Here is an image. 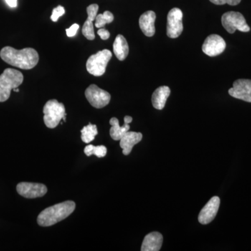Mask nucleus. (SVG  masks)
Segmentation results:
<instances>
[{
  "mask_svg": "<svg viewBox=\"0 0 251 251\" xmlns=\"http://www.w3.org/2000/svg\"><path fill=\"white\" fill-rule=\"evenodd\" d=\"M79 29V25L77 24H74L71 26L70 27L66 29V32H67V35L69 37H73L76 34L77 30Z\"/></svg>",
  "mask_w": 251,
  "mask_h": 251,
  "instance_id": "nucleus-25",
  "label": "nucleus"
},
{
  "mask_svg": "<svg viewBox=\"0 0 251 251\" xmlns=\"http://www.w3.org/2000/svg\"><path fill=\"white\" fill-rule=\"evenodd\" d=\"M133 121V118L130 116H125V123L130 124Z\"/></svg>",
  "mask_w": 251,
  "mask_h": 251,
  "instance_id": "nucleus-28",
  "label": "nucleus"
},
{
  "mask_svg": "<svg viewBox=\"0 0 251 251\" xmlns=\"http://www.w3.org/2000/svg\"><path fill=\"white\" fill-rule=\"evenodd\" d=\"M209 1L216 5L227 4L231 6H236V5L239 4L242 0H209Z\"/></svg>",
  "mask_w": 251,
  "mask_h": 251,
  "instance_id": "nucleus-24",
  "label": "nucleus"
},
{
  "mask_svg": "<svg viewBox=\"0 0 251 251\" xmlns=\"http://www.w3.org/2000/svg\"><path fill=\"white\" fill-rule=\"evenodd\" d=\"M110 125L111 128L110 130V135L114 140H120L124 135L130 129L129 124L125 123V125L120 126L119 120L116 117H112L110 120Z\"/></svg>",
  "mask_w": 251,
  "mask_h": 251,
  "instance_id": "nucleus-19",
  "label": "nucleus"
},
{
  "mask_svg": "<svg viewBox=\"0 0 251 251\" xmlns=\"http://www.w3.org/2000/svg\"><path fill=\"white\" fill-rule=\"evenodd\" d=\"M223 26L229 34H233L236 30L248 32L251 28L248 25L245 18L241 13L229 11L225 13L221 18Z\"/></svg>",
  "mask_w": 251,
  "mask_h": 251,
  "instance_id": "nucleus-6",
  "label": "nucleus"
},
{
  "mask_svg": "<svg viewBox=\"0 0 251 251\" xmlns=\"http://www.w3.org/2000/svg\"><path fill=\"white\" fill-rule=\"evenodd\" d=\"M22 73L14 69H6L0 75V102L9 99L11 90L18 88L23 83Z\"/></svg>",
  "mask_w": 251,
  "mask_h": 251,
  "instance_id": "nucleus-3",
  "label": "nucleus"
},
{
  "mask_svg": "<svg viewBox=\"0 0 251 251\" xmlns=\"http://www.w3.org/2000/svg\"><path fill=\"white\" fill-rule=\"evenodd\" d=\"M171 94V89L168 86H161L154 91L151 97L153 108L157 110H163L166 105L167 100Z\"/></svg>",
  "mask_w": 251,
  "mask_h": 251,
  "instance_id": "nucleus-17",
  "label": "nucleus"
},
{
  "mask_svg": "<svg viewBox=\"0 0 251 251\" xmlns=\"http://www.w3.org/2000/svg\"><path fill=\"white\" fill-rule=\"evenodd\" d=\"M143 139V134L138 132L128 131L124 135L120 140V147L123 150L124 154L129 155L136 144L139 143Z\"/></svg>",
  "mask_w": 251,
  "mask_h": 251,
  "instance_id": "nucleus-15",
  "label": "nucleus"
},
{
  "mask_svg": "<svg viewBox=\"0 0 251 251\" xmlns=\"http://www.w3.org/2000/svg\"><path fill=\"white\" fill-rule=\"evenodd\" d=\"M183 13L179 8H173L167 16V35L172 39L179 37L184 29Z\"/></svg>",
  "mask_w": 251,
  "mask_h": 251,
  "instance_id": "nucleus-8",
  "label": "nucleus"
},
{
  "mask_svg": "<svg viewBox=\"0 0 251 251\" xmlns=\"http://www.w3.org/2000/svg\"><path fill=\"white\" fill-rule=\"evenodd\" d=\"M156 18V14L152 11H146L140 16V27L145 36L151 37L154 35L155 31H156V29H155Z\"/></svg>",
  "mask_w": 251,
  "mask_h": 251,
  "instance_id": "nucleus-14",
  "label": "nucleus"
},
{
  "mask_svg": "<svg viewBox=\"0 0 251 251\" xmlns=\"http://www.w3.org/2000/svg\"><path fill=\"white\" fill-rule=\"evenodd\" d=\"M18 194L25 198H37L43 197L47 193V187L39 183L21 182L16 186Z\"/></svg>",
  "mask_w": 251,
  "mask_h": 251,
  "instance_id": "nucleus-9",
  "label": "nucleus"
},
{
  "mask_svg": "<svg viewBox=\"0 0 251 251\" xmlns=\"http://www.w3.org/2000/svg\"><path fill=\"white\" fill-rule=\"evenodd\" d=\"M163 244V236L158 232L148 234L144 238L142 251H158Z\"/></svg>",
  "mask_w": 251,
  "mask_h": 251,
  "instance_id": "nucleus-16",
  "label": "nucleus"
},
{
  "mask_svg": "<svg viewBox=\"0 0 251 251\" xmlns=\"http://www.w3.org/2000/svg\"><path fill=\"white\" fill-rule=\"evenodd\" d=\"M112 58V52L105 49L92 54L87 59V71L94 76H101L105 74L109 61Z\"/></svg>",
  "mask_w": 251,
  "mask_h": 251,
  "instance_id": "nucleus-5",
  "label": "nucleus"
},
{
  "mask_svg": "<svg viewBox=\"0 0 251 251\" xmlns=\"http://www.w3.org/2000/svg\"><path fill=\"white\" fill-rule=\"evenodd\" d=\"M113 52L117 58L120 61H124L126 58L129 52V47L125 36L119 34L114 41Z\"/></svg>",
  "mask_w": 251,
  "mask_h": 251,
  "instance_id": "nucleus-18",
  "label": "nucleus"
},
{
  "mask_svg": "<svg viewBox=\"0 0 251 251\" xmlns=\"http://www.w3.org/2000/svg\"><path fill=\"white\" fill-rule=\"evenodd\" d=\"M5 1L10 7L15 8L17 6V0H5Z\"/></svg>",
  "mask_w": 251,
  "mask_h": 251,
  "instance_id": "nucleus-27",
  "label": "nucleus"
},
{
  "mask_svg": "<svg viewBox=\"0 0 251 251\" xmlns=\"http://www.w3.org/2000/svg\"><path fill=\"white\" fill-rule=\"evenodd\" d=\"M228 93L234 98L251 103V80L239 79L234 81L233 87L229 89Z\"/></svg>",
  "mask_w": 251,
  "mask_h": 251,
  "instance_id": "nucleus-11",
  "label": "nucleus"
},
{
  "mask_svg": "<svg viewBox=\"0 0 251 251\" xmlns=\"http://www.w3.org/2000/svg\"><path fill=\"white\" fill-rule=\"evenodd\" d=\"M114 21V16L110 11H106L103 14L97 15L95 19V27L102 28L106 24L111 23Z\"/></svg>",
  "mask_w": 251,
  "mask_h": 251,
  "instance_id": "nucleus-22",
  "label": "nucleus"
},
{
  "mask_svg": "<svg viewBox=\"0 0 251 251\" xmlns=\"http://www.w3.org/2000/svg\"><path fill=\"white\" fill-rule=\"evenodd\" d=\"M0 57L10 65L25 70L35 67L39 61V54L36 50L31 48L16 50L6 46L1 50Z\"/></svg>",
  "mask_w": 251,
  "mask_h": 251,
  "instance_id": "nucleus-1",
  "label": "nucleus"
},
{
  "mask_svg": "<svg viewBox=\"0 0 251 251\" xmlns=\"http://www.w3.org/2000/svg\"><path fill=\"white\" fill-rule=\"evenodd\" d=\"M99 36L102 40H107L110 38V32L107 29H104V28H100L97 31Z\"/></svg>",
  "mask_w": 251,
  "mask_h": 251,
  "instance_id": "nucleus-26",
  "label": "nucleus"
},
{
  "mask_svg": "<svg viewBox=\"0 0 251 251\" xmlns=\"http://www.w3.org/2000/svg\"><path fill=\"white\" fill-rule=\"evenodd\" d=\"M81 139L85 143H90L93 141L95 138L96 135L98 134V130H97V126L89 124L85 126L81 130Z\"/></svg>",
  "mask_w": 251,
  "mask_h": 251,
  "instance_id": "nucleus-20",
  "label": "nucleus"
},
{
  "mask_svg": "<svg viewBox=\"0 0 251 251\" xmlns=\"http://www.w3.org/2000/svg\"><path fill=\"white\" fill-rule=\"evenodd\" d=\"M64 14H65L64 8L62 6H58L52 10V15H51L50 17L51 20L53 22H57L58 21L59 18L62 16Z\"/></svg>",
  "mask_w": 251,
  "mask_h": 251,
  "instance_id": "nucleus-23",
  "label": "nucleus"
},
{
  "mask_svg": "<svg viewBox=\"0 0 251 251\" xmlns=\"http://www.w3.org/2000/svg\"><path fill=\"white\" fill-rule=\"evenodd\" d=\"M86 99L96 108H103L110 103L111 96L106 91L99 88L98 86L91 85L85 90Z\"/></svg>",
  "mask_w": 251,
  "mask_h": 251,
  "instance_id": "nucleus-7",
  "label": "nucleus"
},
{
  "mask_svg": "<svg viewBox=\"0 0 251 251\" xmlns=\"http://www.w3.org/2000/svg\"><path fill=\"white\" fill-rule=\"evenodd\" d=\"M84 152L87 156L95 155L98 158H103L107 153V148L103 145L100 146H94L92 145H89L85 147Z\"/></svg>",
  "mask_w": 251,
  "mask_h": 251,
  "instance_id": "nucleus-21",
  "label": "nucleus"
},
{
  "mask_svg": "<svg viewBox=\"0 0 251 251\" xmlns=\"http://www.w3.org/2000/svg\"><path fill=\"white\" fill-rule=\"evenodd\" d=\"M98 11V4H93L87 6V13L88 17L84 23L82 32L83 36L88 40L92 41L95 39V33H94V28L92 23L94 21H95Z\"/></svg>",
  "mask_w": 251,
  "mask_h": 251,
  "instance_id": "nucleus-13",
  "label": "nucleus"
},
{
  "mask_svg": "<svg viewBox=\"0 0 251 251\" xmlns=\"http://www.w3.org/2000/svg\"><path fill=\"white\" fill-rule=\"evenodd\" d=\"M75 209V203L69 201L59 203L41 211L38 216L37 223L41 227H49L67 219Z\"/></svg>",
  "mask_w": 251,
  "mask_h": 251,
  "instance_id": "nucleus-2",
  "label": "nucleus"
},
{
  "mask_svg": "<svg viewBox=\"0 0 251 251\" xmlns=\"http://www.w3.org/2000/svg\"><path fill=\"white\" fill-rule=\"evenodd\" d=\"M44 121L46 126L54 128L59 122L67 116L64 104L59 103L55 99L50 100L44 107Z\"/></svg>",
  "mask_w": 251,
  "mask_h": 251,
  "instance_id": "nucleus-4",
  "label": "nucleus"
},
{
  "mask_svg": "<svg viewBox=\"0 0 251 251\" xmlns=\"http://www.w3.org/2000/svg\"><path fill=\"white\" fill-rule=\"evenodd\" d=\"M220 203V198L218 196H214L211 198L202 210L200 212L198 216V221L202 225L210 224L211 221L215 219L218 211H219Z\"/></svg>",
  "mask_w": 251,
  "mask_h": 251,
  "instance_id": "nucleus-12",
  "label": "nucleus"
},
{
  "mask_svg": "<svg viewBox=\"0 0 251 251\" xmlns=\"http://www.w3.org/2000/svg\"><path fill=\"white\" fill-rule=\"evenodd\" d=\"M226 43L221 36L217 34L209 35L202 45V51L209 57H215L224 52Z\"/></svg>",
  "mask_w": 251,
  "mask_h": 251,
  "instance_id": "nucleus-10",
  "label": "nucleus"
},
{
  "mask_svg": "<svg viewBox=\"0 0 251 251\" xmlns=\"http://www.w3.org/2000/svg\"><path fill=\"white\" fill-rule=\"evenodd\" d=\"M14 92H19V90H18V88H15V89H14Z\"/></svg>",
  "mask_w": 251,
  "mask_h": 251,
  "instance_id": "nucleus-29",
  "label": "nucleus"
}]
</instances>
